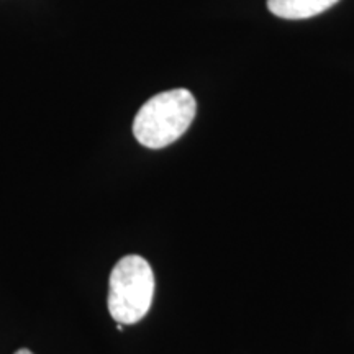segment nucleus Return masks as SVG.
I'll use <instances>...</instances> for the list:
<instances>
[{
	"mask_svg": "<svg viewBox=\"0 0 354 354\" xmlns=\"http://www.w3.org/2000/svg\"><path fill=\"white\" fill-rule=\"evenodd\" d=\"M197 102L187 88H172L149 99L133 122V135L149 149L166 148L192 125Z\"/></svg>",
	"mask_w": 354,
	"mask_h": 354,
	"instance_id": "f257e3e1",
	"label": "nucleus"
},
{
	"mask_svg": "<svg viewBox=\"0 0 354 354\" xmlns=\"http://www.w3.org/2000/svg\"><path fill=\"white\" fill-rule=\"evenodd\" d=\"M154 272L148 261L128 254L113 266L109 281V312L117 323L133 325L149 312L154 297Z\"/></svg>",
	"mask_w": 354,
	"mask_h": 354,
	"instance_id": "f03ea898",
	"label": "nucleus"
},
{
	"mask_svg": "<svg viewBox=\"0 0 354 354\" xmlns=\"http://www.w3.org/2000/svg\"><path fill=\"white\" fill-rule=\"evenodd\" d=\"M339 0H268V8L286 20H304L320 15Z\"/></svg>",
	"mask_w": 354,
	"mask_h": 354,
	"instance_id": "7ed1b4c3",
	"label": "nucleus"
},
{
	"mask_svg": "<svg viewBox=\"0 0 354 354\" xmlns=\"http://www.w3.org/2000/svg\"><path fill=\"white\" fill-rule=\"evenodd\" d=\"M15 354H33V353L30 351V349H26V348H21V349H19V351H17Z\"/></svg>",
	"mask_w": 354,
	"mask_h": 354,
	"instance_id": "20e7f679",
	"label": "nucleus"
}]
</instances>
